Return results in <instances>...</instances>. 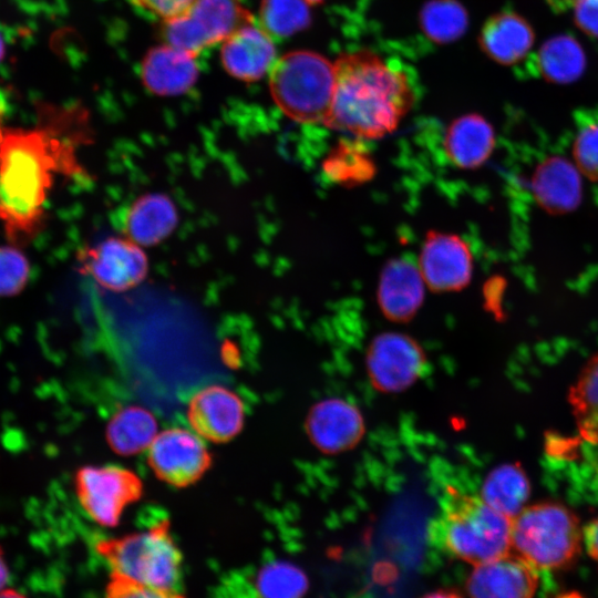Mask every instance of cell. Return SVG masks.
<instances>
[{"mask_svg":"<svg viewBox=\"0 0 598 598\" xmlns=\"http://www.w3.org/2000/svg\"><path fill=\"white\" fill-rule=\"evenodd\" d=\"M35 130L0 127V220L11 238L40 228L56 175L85 176L79 147L91 142L83 110H54Z\"/></svg>","mask_w":598,"mask_h":598,"instance_id":"1","label":"cell"},{"mask_svg":"<svg viewBox=\"0 0 598 598\" xmlns=\"http://www.w3.org/2000/svg\"><path fill=\"white\" fill-rule=\"evenodd\" d=\"M334 89L324 124L362 138L393 132L415 95L406 72L378 53L360 49L333 62Z\"/></svg>","mask_w":598,"mask_h":598,"instance_id":"2","label":"cell"},{"mask_svg":"<svg viewBox=\"0 0 598 598\" xmlns=\"http://www.w3.org/2000/svg\"><path fill=\"white\" fill-rule=\"evenodd\" d=\"M512 519L481 496L447 492L431 525L432 543L446 555L473 565L511 551Z\"/></svg>","mask_w":598,"mask_h":598,"instance_id":"3","label":"cell"},{"mask_svg":"<svg viewBox=\"0 0 598 598\" xmlns=\"http://www.w3.org/2000/svg\"><path fill=\"white\" fill-rule=\"evenodd\" d=\"M94 548L111 576L162 589H174L179 579L183 558L168 519L144 530L97 539Z\"/></svg>","mask_w":598,"mask_h":598,"instance_id":"4","label":"cell"},{"mask_svg":"<svg viewBox=\"0 0 598 598\" xmlns=\"http://www.w3.org/2000/svg\"><path fill=\"white\" fill-rule=\"evenodd\" d=\"M582 542L576 515L558 503L525 506L512 519L511 551L537 570L570 567L580 553Z\"/></svg>","mask_w":598,"mask_h":598,"instance_id":"5","label":"cell"},{"mask_svg":"<svg viewBox=\"0 0 598 598\" xmlns=\"http://www.w3.org/2000/svg\"><path fill=\"white\" fill-rule=\"evenodd\" d=\"M268 75L272 99L289 118L324 123L333 96V63L312 51H292L278 58Z\"/></svg>","mask_w":598,"mask_h":598,"instance_id":"6","label":"cell"},{"mask_svg":"<svg viewBox=\"0 0 598 598\" xmlns=\"http://www.w3.org/2000/svg\"><path fill=\"white\" fill-rule=\"evenodd\" d=\"M74 489L81 508L94 523L115 527L125 509L143 497L144 483L122 465H83L75 471Z\"/></svg>","mask_w":598,"mask_h":598,"instance_id":"7","label":"cell"},{"mask_svg":"<svg viewBox=\"0 0 598 598\" xmlns=\"http://www.w3.org/2000/svg\"><path fill=\"white\" fill-rule=\"evenodd\" d=\"M254 20L238 0H196L185 12L164 22V37L167 44L198 56Z\"/></svg>","mask_w":598,"mask_h":598,"instance_id":"8","label":"cell"},{"mask_svg":"<svg viewBox=\"0 0 598 598\" xmlns=\"http://www.w3.org/2000/svg\"><path fill=\"white\" fill-rule=\"evenodd\" d=\"M147 464L157 480L175 488L197 484L212 468L214 456L193 430L167 427L147 450Z\"/></svg>","mask_w":598,"mask_h":598,"instance_id":"9","label":"cell"},{"mask_svg":"<svg viewBox=\"0 0 598 598\" xmlns=\"http://www.w3.org/2000/svg\"><path fill=\"white\" fill-rule=\"evenodd\" d=\"M186 419L203 440L215 444L228 443L244 430L246 405L241 396L221 384H209L188 400Z\"/></svg>","mask_w":598,"mask_h":598,"instance_id":"10","label":"cell"},{"mask_svg":"<svg viewBox=\"0 0 598 598\" xmlns=\"http://www.w3.org/2000/svg\"><path fill=\"white\" fill-rule=\"evenodd\" d=\"M81 265L102 288L124 292L140 285L148 270L142 246L127 237H110L84 250Z\"/></svg>","mask_w":598,"mask_h":598,"instance_id":"11","label":"cell"},{"mask_svg":"<svg viewBox=\"0 0 598 598\" xmlns=\"http://www.w3.org/2000/svg\"><path fill=\"white\" fill-rule=\"evenodd\" d=\"M368 373L379 390L398 392L419 379L425 365L421 347L401 333L377 337L367 355Z\"/></svg>","mask_w":598,"mask_h":598,"instance_id":"12","label":"cell"},{"mask_svg":"<svg viewBox=\"0 0 598 598\" xmlns=\"http://www.w3.org/2000/svg\"><path fill=\"white\" fill-rule=\"evenodd\" d=\"M537 582V569L509 551L476 565L466 587L471 598H533Z\"/></svg>","mask_w":598,"mask_h":598,"instance_id":"13","label":"cell"},{"mask_svg":"<svg viewBox=\"0 0 598 598\" xmlns=\"http://www.w3.org/2000/svg\"><path fill=\"white\" fill-rule=\"evenodd\" d=\"M420 272L434 290H458L468 283L473 260L466 244L451 235H432L420 256Z\"/></svg>","mask_w":598,"mask_h":598,"instance_id":"14","label":"cell"},{"mask_svg":"<svg viewBox=\"0 0 598 598\" xmlns=\"http://www.w3.org/2000/svg\"><path fill=\"white\" fill-rule=\"evenodd\" d=\"M221 44L224 68L241 81L261 79L277 60L274 39L261 29L256 19L238 28Z\"/></svg>","mask_w":598,"mask_h":598,"instance_id":"15","label":"cell"},{"mask_svg":"<svg viewBox=\"0 0 598 598\" xmlns=\"http://www.w3.org/2000/svg\"><path fill=\"white\" fill-rule=\"evenodd\" d=\"M533 197L551 215L574 212L581 203V173L568 158L553 155L542 161L530 179Z\"/></svg>","mask_w":598,"mask_h":598,"instance_id":"16","label":"cell"},{"mask_svg":"<svg viewBox=\"0 0 598 598\" xmlns=\"http://www.w3.org/2000/svg\"><path fill=\"white\" fill-rule=\"evenodd\" d=\"M306 427L316 446L336 453L359 442L364 423L357 408L343 400L328 399L312 408Z\"/></svg>","mask_w":598,"mask_h":598,"instance_id":"17","label":"cell"},{"mask_svg":"<svg viewBox=\"0 0 598 598\" xmlns=\"http://www.w3.org/2000/svg\"><path fill=\"white\" fill-rule=\"evenodd\" d=\"M535 33L528 21L514 10H503L483 24L478 43L493 61L513 65L523 61L534 45Z\"/></svg>","mask_w":598,"mask_h":598,"instance_id":"18","label":"cell"},{"mask_svg":"<svg viewBox=\"0 0 598 598\" xmlns=\"http://www.w3.org/2000/svg\"><path fill=\"white\" fill-rule=\"evenodd\" d=\"M197 58L167 43L151 50L143 63L141 76L145 86L162 96L185 93L197 80Z\"/></svg>","mask_w":598,"mask_h":598,"instance_id":"19","label":"cell"},{"mask_svg":"<svg viewBox=\"0 0 598 598\" xmlns=\"http://www.w3.org/2000/svg\"><path fill=\"white\" fill-rule=\"evenodd\" d=\"M178 215L173 200L163 194L136 198L124 210L122 227L125 237L140 246H153L175 229Z\"/></svg>","mask_w":598,"mask_h":598,"instance_id":"20","label":"cell"},{"mask_svg":"<svg viewBox=\"0 0 598 598\" xmlns=\"http://www.w3.org/2000/svg\"><path fill=\"white\" fill-rule=\"evenodd\" d=\"M585 68V52L579 42L568 34L550 38L535 53L529 54L525 63L529 75L556 84L578 80Z\"/></svg>","mask_w":598,"mask_h":598,"instance_id":"21","label":"cell"},{"mask_svg":"<svg viewBox=\"0 0 598 598\" xmlns=\"http://www.w3.org/2000/svg\"><path fill=\"white\" fill-rule=\"evenodd\" d=\"M423 282L420 269L409 261H391L381 276L378 292L384 315L394 321L410 319L421 306Z\"/></svg>","mask_w":598,"mask_h":598,"instance_id":"22","label":"cell"},{"mask_svg":"<svg viewBox=\"0 0 598 598\" xmlns=\"http://www.w3.org/2000/svg\"><path fill=\"white\" fill-rule=\"evenodd\" d=\"M155 415L140 405L118 409L107 421L105 441L120 456H133L148 450L158 434Z\"/></svg>","mask_w":598,"mask_h":598,"instance_id":"23","label":"cell"},{"mask_svg":"<svg viewBox=\"0 0 598 598\" xmlns=\"http://www.w3.org/2000/svg\"><path fill=\"white\" fill-rule=\"evenodd\" d=\"M446 152L458 167L481 166L492 154L495 134L492 125L478 114L458 117L446 134Z\"/></svg>","mask_w":598,"mask_h":598,"instance_id":"24","label":"cell"},{"mask_svg":"<svg viewBox=\"0 0 598 598\" xmlns=\"http://www.w3.org/2000/svg\"><path fill=\"white\" fill-rule=\"evenodd\" d=\"M529 495L528 478L517 464H504L485 478L481 498L496 512L513 519L525 506Z\"/></svg>","mask_w":598,"mask_h":598,"instance_id":"25","label":"cell"},{"mask_svg":"<svg viewBox=\"0 0 598 598\" xmlns=\"http://www.w3.org/2000/svg\"><path fill=\"white\" fill-rule=\"evenodd\" d=\"M568 400L580 436L598 444V354L581 369Z\"/></svg>","mask_w":598,"mask_h":598,"instance_id":"26","label":"cell"},{"mask_svg":"<svg viewBox=\"0 0 598 598\" xmlns=\"http://www.w3.org/2000/svg\"><path fill=\"white\" fill-rule=\"evenodd\" d=\"M420 25L430 40L446 44L465 33L468 16L457 0H430L422 7Z\"/></svg>","mask_w":598,"mask_h":598,"instance_id":"27","label":"cell"},{"mask_svg":"<svg viewBox=\"0 0 598 598\" xmlns=\"http://www.w3.org/2000/svg\"><path fill=\"white\" fill-rule=\"evenodd\" d=\"M309 6L305 0H262L257 23L274 40L291 37L310 24Z\"/></svg>","mask_w":598,"mask_h":598,"instance_id":"28","label":"cell"},{"mask_svg":"<svg viewBox=\"0 0 598 598\" xmlns=\"http://www.w3.org/2000/svg\"><path fill=\"white\" fill-rule=\"evenodd\" d=\"M307 586L302 570L287 563L266 567L258 581L261 598H302Z\"/></svg>","mask_w":598,"mask_h":598,"instance_id":"29","label":"cell"},{"mask_svg":"<svg viewBox=\"0 0 598 598\" xmlns=\"http://www.w3.org/2000/svg\"><path fill=\"white\" fill-rule=\"evenodd\" d=\"M574 163L587 178L598 182V120L579 125L573 143Z\"/></svg>","mask_w":598,"mask_h":598,"instance_id":"30","label":"cell"},{"mask_svg":"<svg viewBox=\"0 0 598 598\" xmlns=\"http://www.w3.org/2000/svg\"><path fill=\"white\" fill-rule=\"evenodd\" d=\"M30 274L27 258L11 247H0V296H12L22 290Z\"/></svg>","mask_w":598,"mask_h":598,"instance_id":"31","label":"cell"},{"mask_svg":"<svg viewBox=\"0 0 598 598\" xmlns=\"http://www.w3.org/2000/svg\"><path fill=\"white\" fill-rule=\"evenodd\" d=\"M104 598H184L175 589L144 586L121 577L111 576Z\"/></svg>","mask_w":598,"mask_h":598,"instance_id":"32","label":"cell"},{"mask_svg":"<svg viewBox=\"0 0 598 598\" xmlns=\"http://www.w3.org/2000/svg\"><path fill=\"white\" fill-rule=\"evenodd\" d=\"M144 14L166 22L185 12L196 0H128Z\"/></svg>","mask_w":598,"mask_h":598,"instance_id":"33","label":"cell"},{"mask_svg":"<svg viewBox=\"0 0 598 598\" xmlns=\"http://www.w3.org/2000/svg\"><path fill=\"white\" fill-rule=\"evenodd\" d=\"M573 9L577 27L587 35L598 38V0H577Z\"/></svg>","mask_w":598,"mask_h":598,"instance_id":"34","label":"cell"},{"mask_svg":"<svg viewBox=\"0 0 598 598\" xmlns=\"http://www.w3.org/2000/svg\"><path fill=\"white\" fill-rule=\"evenodd\" d=\"M582 537L588 554L598 564V516L585 527Z\"/></svg>","mask_w":598,"mask_h":598,"instance_id":"35","label":"cell"},{"mask_svg":"<svg viewBox=\"0 0 598 598\" xmlns=\"http://www.w3.org/2000/svg\"><path fill=\"white\" fill-rule=\"evenodd\" d=\"M555 12H565L574 7L577 0H545Z\"/></svg>","mask_w":598,"mask_h":598,"instance_id":"36","label":"cell"},{"mask_svg":"<svg viewBox=\"0 0 598 598\" xmlns=\"http://www.w3.org/2000/svg\"><path fill=\"white\" fill-rule=\"evenodd\" d=\"M8 581V569L4 564L2 551L0 549V591L3 590L4 585Z\"/></svg>","mask_w":598,"mask_h":598,"instance_id":"37","label":"cell"},{"mask_svg":"<svg viewBox=\"0 0 598 598\" xmlns=\"http://www.w3.org/2000/svg\"><path fill=\"white\" fill-rule=\"evenodd\" d=\"M422 598H463V597L454 592L440 590V591L427 594Z\"/></svg>","mask_w":598,"mask_h":598,"instance_id":"38","label":"cell"},{"mask_svg":"<svg viewBox=\"0 0 598 598\" xmlns=\"http://www.w3.org/2000/svg\"><path fill=\"white\" fill-rule=\"evenodd\" d=\"M0 598H27L20 592L13 590V589H3L0 591Z\"/></svg>","mask_w":598,"mask_h":598,"instance_id":"39","label":"cell"},{"mask_svg":"<svg viewBox=\"0 0 598 598\" xmlns=\"http://www.w3.org/2000/svg\"><path fill=\"white\" fill-rule=\"evenodd\" d=\"M4 48H6L4 40H3L2 35L0 34V62L4 56Z\"/></svg>","mask_w":598,"mask_h":598,"instance_id":"40","label":"cell"},{"mask_svg":"<svg viewBox=\"0 0 598 598\" xmlns=\"http://www.w3.org/2000/svg\"><path fill=\"white\" fill-rule=\"evenodd\" d=\"M307 3L309 4H318V3H321L322 1L324 0H305Z\"/></svg>","mask_w":598,"mask_h":598,"instance_id":"41","label":"cell"}]
</instances>
